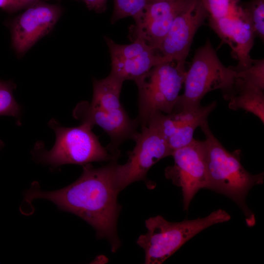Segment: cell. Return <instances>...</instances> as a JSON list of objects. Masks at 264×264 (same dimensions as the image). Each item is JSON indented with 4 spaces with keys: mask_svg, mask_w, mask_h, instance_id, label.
Listing matches in <instances>:
<instances>
[{
    "mask_svg": "<svg viewBox=\"0 0 264 264\" xmlns=\"http://www.w3.org/2000/svg\"><path fill=\"white\" fill-rule=\"evenodd\" d=\"M240 82L245 85L264 89V60H254L246 69L237 71Z\"/></svg>",
    "mask_w": 264,
    "mask_h": 264,
    "instance_id": "21",
    "label": "cell"
},
{
    "mask_svg": "<svg viewBox=\"0 0 264 264\" xmlns=\"http://www.w3.org/2000/svg\"><path fill=\"white\" fill-rule=\"evenodd\" d=\"M48 126L55 133L54 145L47 151L40 142L34 149L37 160L43 163L52 167L67 164L83 166L92 162L110 161L119 155L103 147L92 131V127L86 123L67 128L61 126L53 119L49 121Z\"/></svg>",
    "mask_w": 264,
    "mask_h": 264,
    "instance_id": "6",
    "label": "cell"
},
{
    "mask_svg": "<svg viewBox=\"0 0 264 264\" xmlns=\"http://www.w3.org/2000/svg\"><path fill=\"white\" fill-rule=\"evenodd\" d=\"M185 65L165 61L152 68L134 82L138 88L139 126H146L155 113L173 112L183 85Z\"/></svg>",
    "mask_w": 264,
    "mask_h": 264,
    "instance_id": "7",
    "label": "cell"
},
{
    "mask_svg": "<svg viewBox=\"0 0 264 264\" xmlns=\"http://www.w3.org/2000/svg\"><path fill=\"white\" fill-rule=\"evenodd\" d=\"M151 0H113L114 6L110 18L111 23L128 17L133 19L140 15Z\"/></svg>",
    "mask_w": 264,
    "mask_h": 264,
    "instance_id": "18",
    "label": "cell"
},
{
    "mask_svg": "<svg viewBox=\"0 0 264 264\" xmlns=\"http://www.w3.org/2000/svg\"><path fill=\"white\" fill-rule=\"evenodd\" d=\"M124 82L110 72L104 78H94L91 102L82 101L73 111V117L81 123L103 130L110 139L107 148L113 154L119 153L118 147L125 140H134L138 133V122L129 116L120 102Z\"/></svg>",
    "mask_w": 264,
    "mask_h": 264,
    "instance_id": "2",
    "label": "cell"
},
{
    "mask_svg": "<svg viewBox=\"0 0 264 264\" xmlns=\"http://www.w3.org/2000/svg\"><path fill=\"white\" fill-rule=\"evenodd\" d=\"M117 158L109 164L94 168L83 165V172L75 182L62 189L44 191L32 184L25 195L28 201L38 198L48 200L62 211L71 213L88 222L95 230L98 238L107 239L111 250L120 246L117 233V221L120 210L115 182Z\"/></svg>",
    "mask_w": 264,
    "mask_h": 264,
    "instance_id": "1",
    "label": "cell"
},
{
    "mask_svg": "<svg viewBox=\"0 0 264 264\" xmlns=\"http://www.w3.org/2000/svg\"><path fill=\"white\" fill-rule=\"evenodd\" d=\"M201 0H187L157 51L168 61L185 65L194 37L208 19Z\"/></svg>",
    "mask_w": 264,
    "mask_h": 264,
    "instance_id": "10",
    "label": "cell"
},
{
    "mask_svg": "<svg viewBox=\"0 0 264 264\" xmlns=\"http://www.w3.org/2000/svg\"><path fill=\"white\" fill-rule=\"evenodd\" d=\"M173 165L165 170V176L181 189L183 209L188 211L193 198L201 189H209L204 141L194 139L174 151Z\"/></svg>",
    "mask_w": 264,
    "mask_h": 264,
    "instance_id": "9",
    "label": "cell"
},
{
    "mask_svg": "<svg viewBox=\"0 0 264 264\" xmlns=\"http://www.w3.org/2000/svg\"><path fill=\"white\" fill-rule=\"evenodd\" d=\"M264 90L236 82L234 91L229 100L228 107L231 110L242 109L253 113L264 123Z\"/></svg>",
    "mask_w": 264,
    "mask_h": 264,
    "instance_id": "16",
    "label": "cell"
},
{
    "mask_svg": "<svg viewBox=\"0 0 264 264\" xmlns=\"http://www.w3.org/2000/svg\"><path fill=\"white\" fill-rule=\"evenodd\" d=\"M216 106L217 102L213 101L205 106L200 105L190 112L186 119L167 139L171 155L176 150L187 145L193 141L195 130L207 121L209 115Z\"/></svg>",
    "mask_w": 264,
    "mask_h": 264,
    "instance_id": "15",
    "label": "cell"
},
{
    "mask_svg": "<svg viewBox=\"0 0 264 264\" xmlns=\"http://www.w3.org/2000/svg\"><path fill=\"white\" fill-rule=\"evenodd\" d=\"M13 0H0V8L11 11Z\"/></svg>",
    "mask_w": 264,
    "mask_h": 264,
    "instance_id": "24",
    "label": "cell"
},
{
    "mask_svg": "<svg viewBox=\"0 0 264 264\" xmlns=\"http://www.w3.org/2000/svg\"><path fill=\"white\" fill-rule=\"evenodd\" d=\"M230 219V215L221 209L204 218L176 222L158 215L146 220L147 232L138 237L136 243L144 250L145 264H161L201 231Z\"/></svg>",
    "mask_w": 264,
    "mask_h": 264,
    "instance_id": "5",
    "label": "cell"
},
{
    "mask_svg": "<svg viewBox=\"0 0 264 264\" xmlns=\"http://www.w3.org/2000/svg\"><path fill=\"white\" fill-rule=\"evenodd\" d=\"M211 28L221 39V44H227L232 57L238 61L233 68L237 71L247 68L253 59L250 56L255 38L252 27L240 6L231 15L218 19H208Z\"/></svg>",
    "mask_w": 264,
    "mask_h": 264,
    "instance_id": "14",
    "label": "cell"
},
{
    "mask_svg": "<svg viewBox=\"0 0 264 264\" xmlns=\"http://www.w3.org/2000/svg\"><path fill=\"white\" fill-rule=\"evenodd\" d=\"M187 0H151L145 9L133 19L129 38L140 39L158 49L175 18Z\"/></svg>",
    "mask_w": 264,
    "mask_h": 264,
    "instance_id": "12",
    "label": "cell"
},
{
    "mask_svg": "<svg viewBox=\"0 0 264 264\" xmlns=\"http://www.w3.org/2000/svg\"><path fill=\"white\" fill-rule=\"evenodd\" d=\"M238 72L233 66H225L220 60L210 40L195 52L186 71L184 90L179 95L173 112L191 111L201 105L208 92L220 89L225 100L233 94Z\"/></svg>",
    "mask_w": 264,
    "mask_h": 264,
    "instance_id": "4",
    "label": "cell"
},
{
    "mask_svg": "<svg viewBox=\"0 0 264 264\" xmlns=\"http://www.w3.org/2000/svg\"><path fill=\"white\" fill-rule=\"evenodd\" d=\"M13 89L11 82L0 81V116L13 117L19 124L21 108L14 98Z\"/></svg>",
    "mask_w": 264,
    "mask_h": 264,
    "instance_id": "19",
    "label": "cell"
},
{
    "mask_svg": "<svg viewBox=\"0 0 264 264\" xmlns=\"http://www.w3.org/2000/svg\"><path fill=\"white\" fill-rule=\"evenodd\" d=\"M200 127L205 135L209 189L233 200L242 211L247 226H253L255 215L247 205L246 198L253 187L263 183L264 172L253 175L247 171L241 163V151L227 150L213 134L207 121Z\"/></svg>",
    "mask_w": 264,
    "mask_h": 264,
    "instance_id": "3",
    "label": "cell"
},
{
    "mask_svg": "<svg viewBox=\"0 0 264 264\" xmlns=\"http://www.w3.org/2000/svg\"><path fill=\"white\" fill-rule=\"evenodd\" d=\"M39 1V0H13L11 11L28 7Z\"/></svg>",
    "mask_w": 264,
    "mask_h": 264,
    "instance_id": "23",
    "label": "cell"
},
{
    "mask_svg": "<svg viewBox=\"0 0 264 264\" xmlns=\"http://www.w3.org/2000/svg\"><path fill=\"white\" fill-rule=\"evenodd\" d=\"M3 143L2 141L0 140V149L2 147Z\"/></svg>",
    "mask_w": 264,
    "mask_h": 264,
    "instance_id": "25",
    "label": "cell"
},
{
    "mask_svg": "<svg viewBox=\"0 0 264 264\" xmlns=\"http://www.w3.org/2000/svg\"><path fill=\"white\" fill-rule=\"evenodd\" d=\"M255 37L264 40V0H251L240 5Z\"/></svg>",
    "mask_w": 264,
    "mask_h": 264,
    "instance_id": "17",
    "label": "cell"
},
{
    "mask_svg": "<svg viewBox=\"0 0 264 264\" xmlns=\"http://www.w3.org/2000/svg\"><path fill=\"white\" fill-rule=\"evenodd\" d=\"M134 141L135 145L128 153L124 164H117L116 186L120 192L130 184L146 180L150 168L162 158L171 156L166 138L151 123L141 127Z\"/></svg>",
    "mask_w": 264,
    "mask_h": 264,
    "instance_id": "8",
    "label": "cell"
},
{
    "mask_svg": "<svg viewBox=\"0 0 264 264\" xmlns=\"http://www.w3.org/2000/svg\"><path fill=\"white\" fill-rule=\"evenodd\" d=\"M104 39L110 56V73L124 81H134L156 65L168 61L143 40L121 44L107 36Z\"/></svg>",
    "mask_w": 264,
    "mask_h": 264,
    "instance_id": "11",
    "label": "cell"
},
{
    "mask_svg": "<svg viewBox=\"0 0 264 264\" xmlns=\"http://www.w3.org/2000/svg\"><path fill=\"white\" fill-rule=\"evenodd\" d=\"M86 4L89 10H93L97 13L105 12L107 9L108 0H82Z\"/></svg>",
    "mask_w": 264,
    "mask_h": 264,
    "instance_id": "22",
    "label": "cell"
},
{
    "mask_svg": "<svg viewBox=\"0 0 264 264\" xmlns=\"http://www.w3.org/2000/svg\"><path fill=\"white\" fill-rule=\"evenodd\" d=\"M61 14L60 6L39 2L27 7L13 22L12 41L18 54H22L51 29Z\"/></svg>",
    "mask_w": 264,
    "mask_h": 264,
    "instance_id": "13",
    "label": "cell"
},
{
    "mask_svg": "<svg viewBox=\"0 0 264 264\" xmlns=\"http://www.w3.org/2000/svg\"><path fill=\"white\" fill-rule=\"evenodd\" d=\"M208 14V19H218L237 12L240 0H201Z\"/></svg>",
    "mask_w": 264,
    "mask_h": 264,
    "instance_id": "20",
    "label": "cell"
}]
</instances>
